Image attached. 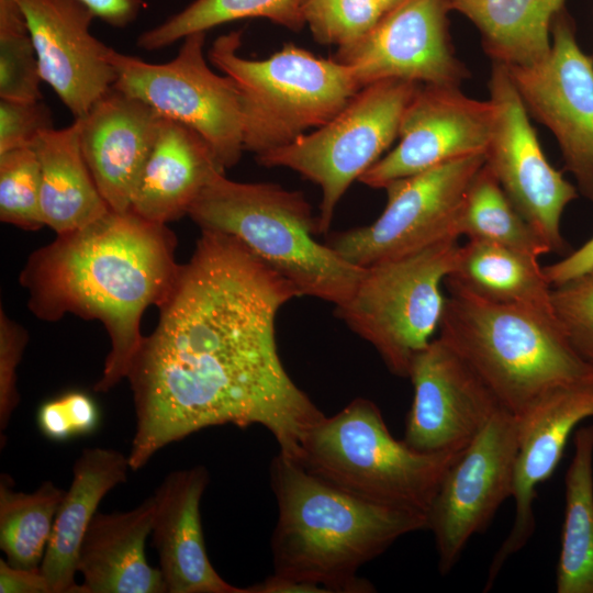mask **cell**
I'll return each instance as SVG.
<instances>
[{
  "mask_svg": "<svg viewBox=\"0 0 593 593\" xmlns=\"http://www.w3.org/2000/svg\"><path fill=\"white\" fill-rule=\"evenodd\" d=\"M551 37L541 61L505 68L528 114L555 135L578 191L593 202V61L564 9L552 22Z\"/></svg>",
  "mask_w": 593,
  "mask_h": 593,
  "instance_id": "obj_13",
  "label": "cell"
},
{
  "mask_svg": "<svg viewBox=\"0 0 593 593\" xmlns=\"http://www.w3.org/2000/svg\"><path fill=\"white\" fill-rule=\"evenodd\" d=\"M0 220L27 231L45 225L40 164L34 148L0 154Z\"/></svg>",
  "mask_w": 593,
  "mask_h": 593,
  "instance_id": "obj_33",
  "label": "cell"
},
{
  "mask_svg": "<svg viewBox=\"0 0 593 593\" xmlns=\"http://www.w3.org/2000/svg\"><path fill=\"white\" fill-rule=\"evenodd\" d=\"M35 47L15 0H0V99L42 100Z\"/></svg>",
  "mask_w": 593,
  "mask_h": 593,
  "instance_id": "obj_32",
  "label": "cell"
},
{
  "mask_svg": "<svg viewBox=\"0 0 593 593\" xmlns=\"http://www.w3.org/2000/svg\"><path fill=\"white\" fill-rule=\"evenodd\" d=\"M96 18L114 27L133 23L145 5L144 0H79Z\"/></svg>",
  "mask_w": 593,
  "mask_h": 593,
  "instance_id": "obj_41",
  "label": "cell"
},
{
  "mask_svg": "<svg viewBox=\"0 0 593 593\" xmlns=\"http://www.w3.org/2000/svg\"><path fill=\"white\" fill-rule=\"evenodd\" d=\"M449 11L467 16L479 30L493 63L530 66L548 55L550 33L564 0H445Z\"/></svg>",
  "mask_w": 593,
  "mask_h": 593,
  "instance_id": "obj_26",
  "label": "cell"
},
{
  "mask_svg": "<svg viewBox=\"0 0 593 593\" xmlns=\"http://www.w3.org/2000/svg\"><path fill=\"white\" fill-rule=\"evenodd\" d=\"M493 121L490 100L472 99L458 86L419 85L403 112L399 143L359 181L384 189L435 166L485 154Z\"/></svg>",
  "mask_w": 593,
  "mask_h": 593,
  "instance_id": "obj_16",
  "label": "cell"
},
{
  "mask_svg": "<svg viewBox=\"0 0 593 593\" xmlns=\"http://www.w3.org/2000/svg\"><path fill=\"white\" fill-rule=\"evenodd\" d=\"M79 119L82 154L98 190L110 210L128 211L163 116L112 87Z\"/></svg>",
  "mask_w": 593,
  "mask_h": 593,
  "instance_id": "obj_20",
  "label": "cell"
},
{
  "mask_svg": "<svg viewBox=\"0 0 593 593\" xmlns=\"http://www.w3.org/2000/svg\"><path fill=\"white\" fill-rule=\"evenodd\" d=\"M459 238L449 237L403 257L365 267L351 296L336 315L370 343L388 369L409 378L414 358L439 329Z\"/></svg>",
  "mask_w": 593,
  "mask_h": 593,
  "instance_id": "obj_8",
  "label": "cell"
},
{
  "mask_svg": "<svg viewBox=\"0 0 593 593\" xmlns=\"http://www.w3.org/2000/svg\"><path fill=\"white\" fill-rule=\"evenodd\" d=\"M414 399L404 441L422 452L461 451L503 409L478 373L441 338L413 360Z\"/></svg>",
  "mask_w": 593,
  "mask_h": 593,
  "instance_id": "obj_17",
  "label": "cell"
},
{
  "mask_svg": "<svg viewBox=\"0 0 593 593\" xmlns=\"http://www.w3.org/2000/svg\"><path fill=\"white\" fill-rule=\"evenodd\" d=\"M208 484V469L194 466L167 474L153 495V546L166 592L248 593L220 577L208 557L200 515Z\"/></svg>",
  "mask_w": 593,
  "mask_h": 593,
  "instance_id": "obj_21",
  "label": "cell"
},
{
  "mask_svg": "<svg viewBox=\"0 0 593 593\" xmlns=\"http://www.w3.org/2000/svg\"><path fill=\"white\" fill-rule=\"evenodd\" d=\"M303 0H194L183 10L142 32L136 45L154 52L182 41L190 34L208 32L224 23L264 18L293 32L305 25Z\"/></svg>",
  "mask_w": 593,
  "mask_h": 593,
  "instance_id": "obj_31",
  "label": "cell"
},
{
  "mask_svg": "<svg viewBox=\"0 0 593 593\" xmlns=\"http://www.w3.org/2000/svg\"><path fill=\"white\" fill-rule=\"evenodd\" d=\"M551 304L574 350L593 365V271L552 287Z\"/></svg>",
  "mask_w": 593,
  "mask_h": 593,
  "instance_id": "obj_35",
  "label": "cell"
},
{
  "mask_svg": "<svg viewBox=\"0 0 593 593\" xmlns=\"http://www.w3.org/2000/svg\"><path fill=\"white\" fill-rule=\"evenodd\" d=\"M485 154L458 158L389 183L388 201L370 225L333 235L328 245L359 267L403 257L449 237Z\"/></svg>",
  "mask_w": 593,
  "mask_h": 593,
  "instance_id": "obj_11",
  "label": "cell"
},
{
  "mask_svg": "<svg viewBox=\"0 0 593 593\" xmlns=\"http://www.w3.org/2000/svg\"><path fill=\"white\" fill-rule=\"evenodd\" d=\"M517 447V416L500 409L446 472L426 513L441 574L512 497Z\"/></svg>",
  "mask_w": 593,
  "mask_h": 593,
  "instance_id": "obj_12",
  "label": "cell"
},
{
  "mask_svg": "<svg viewBox=\"0 0 593 593\" xmlns=\"http://www.w3.org/2000/svg\"><path fill=\"white\" fill-rule=\"evenodd\" d=\"M29 340L27 332L0 307V432L7 429L20 402L16 368Z\"/></svg>",
  "mask_w": 593,
  "mask_h": 593,
  "instance_id": "obj_38",
  "label": "cell"
},
{
  "mask_svg": "<svg viewBox=\"0 0 593 593\" xmlns=\"http://www.w3.org/2000/svg\"><path fill=\"white\" fill-rule=\"evenodd\" d=\"M573 443L556 591L593 593V425L579 428Z\"/></svg>",
  "mask_w": 593,
  "mask_h": 593,
  "instance_id": "obj_28",
  "label": "cell"
},
{
  "mask_svg": "<svg viewBox=\"0 0 593 593\" xmlns=\"http://www.w3.org/2000/svg\"><path fill=\"white\" fill-rule=\"evenodd\" d=\"M378 0H303L302 15L320 44L347 46L367 34L384 14Z\"/></svg>",
  "mask_w": 593,
  "mask_h": 593,
  "instance_id": "obj_34",
  "label": "cell"
},
{
  "mask_svg": "<svg viewBox=\"0 0 593 593\" xmlns=\"http://www.w3.org/2000/svg\"><path fill=\"white\" fill-rule=\"evenodd\" d=\"M188 215L201 231L237 238L300 291L338 306L359 283L365 268L315 239L317 217L304 194L279 184L238 182L217 174Z\"/></svg>",
  "mask_w": 593,
  "mask_h": 593,
  "instance_id": "obj_5",
  "label": "cell"
},
{
  "mask_svg": "<svg viewBox=\"0 0 593 593\" xmlns=\"http://www.w3.org/2000/svg\"><path fill=\"white\" fill-rule=\"evenodd\" d=\"M35 47L43 82L74 118H82L115 83L109 46L90 32L94 14L79 0H15Z\"/></svg>",
  "mask_w": 593,
  "mask_h": 593,
  "instance_id": "obj_18",
  "label": "cell"
},
{
  "mask_svg": "<svg viewBox=\"0 0 593 593\" xmlns=\"http://www.w3.org/2000/svg\"><path fill=\"white\" fill-rule=\"evenodd\" d=\"M381 5L388 11L392 7H394L396 3H399L401 0H378Z\"/></svg>",
  "mask_w": 593,
  "mask_h": 593,
  "instance_id": "obj_42",
  "label": "cell"
},
{
  "mask_svg": "<svg viewBox=\"0 0 593 593\" xmlns=\"http://www.w3.org/2000/svg\"><path fill=\"white\" fill-rule=\"evenodd\" d=\"M298 296L292 282L237 238L201 231L127 374L136 417L132 471L165 446L224 424L261 425L280 454L298 459L325 416L278 354L277 314Z\"/></svg>",
  "mask_w": 593,
  "mask_h": 593,
  "instance_id": "obj_1",
  "label": "cell"
},
{
  "mask_svg": "<svg viewBox=\"0 0 593 593\" xmlns=\"http://www.w3.org/2000/svg\"><path fill=\"white\" fill-rule=\"evenodd\" d=\"M418 86L388 79L362 87L322 126L256 156L262 166L289 168L321 188L318 234L328 232L350 184L398 138L403 112Z\"/></svg>",
  "mask_w": 593,
  "mask_h": 593,
  "instance_id": "obj_9",
  "label": "cell"
},
{
  "mask_svg": "<svg viewBox=\"0 0 593 593\" xmlns=\"http://www.w3.org/2000/svg\"><path fill=\"white\" fill-rule=\"evenodd\" d=\"M516 416L518 447L512 491L515 516L491 561L485 589L492 585L505 561L533 536L537 488L559 465L571 433L582 421L593 417V383L552 390Z\"/></svg>",
  "mask_w": 593,
  "mask_h": 593,
  "instance_id": "obj_19",
  "label": "cell"
},
{
  "mask_svg": "<svg viewBox=\"0 0 593 593\" xmlns=\"http://www.w3.org/2000/svg\"><path fill=\"white\" fill-rule=\"evenodd\" d=\"M551 287L593 271V237L561 260L542 268Z\"/></svg>",
  "mask_w": 593,
  "mask_h": 593,
  "instance_id": "obj_39",
  "label": "cell"
},
{
  "mask_svg": "<svg viewBox=\"0 0 593 593\" xmlns=\"http://www.w3.org/2000/svg\"><path fill=\"white\" fill-rule=\"evenodd\" d=\"M128 470V457L111 448H85L75 461L40 566L52 593H78L75 575L85 534L101 500L126 482Z\"/></svg>",
  "mask_w": 593,
  "mask_h": 593,
  "instance_id": "obj_24",
  "label": "cell"
},
{
  "mask_svg": "<svg viewBox=\"0 0 593 593\" xmlns=\"http://www.w3.org/2000/svg\"><path fill=\"white\" fill-rule=\"evenodd\" d=\"M463 450L417 451L391 435L372 401L357 398L310 429L295 462L363 500L426 514Z\"/></svg>",
  "mask_w": 593,
  "mask_h": 593,
  "instance_id": "obj_7",
  "label": "cell"
},
{
  "mask_svg": "<svg viewBox=\"0 0 593 593\" xmlns=\"http://www.w3.org/2000/svg\"><path fill=\"white\" fill-rule=\"evenodd\" d=\"M155 501L150 496L135 508L97 513L82 539L78 593H165L161 572L148 564L146 539L152 534Z\"/></svg>",
  "mask_w": 593,
  "mask_h": 593,
  "instance_id": "obj_22",
  "label": "cell"
},
{
  "mask_svg": "<svg viewBox=\"0 0 593 593\" xmlns=\"http://www.w3.org/2000/svg\"><path fill=\"white\" fill-rule=\"evenodd\" d=\"M591 58H592V61H593V56Z\"/></svg>",
  "mask_w": 593,
  "mask_h": 593,
  "instance_id": "obj_43",
  "label": "cell"
},
{
  "mask_svg": "<svg viewBox=\"0 0 593 593\" xmlns=\"http://www.w3.org/2000/svg\"><path fill=\"white\" fill-rule=\"evenodd\" d=\"M81 121L44 131L34 145L41 172V209L45 225L57 234L74 231L103 216L102 198L82 154Z\"/></svg>",
  "mask_w": 593,
  "mask_h": 593,
  "instance_id": "obj_25",
  "label": "cell"
},
{
  "mask_svg": "<svg viewBox=\"0 0 593 593\" xmlns=\"http://www.w3.org/2000/svg\"><path fill=\"white\" fill-rule=\"evenodd\" d=\"M278 504L273 573L249 593H368L359 569L402 536L427 529L423 512L353 495L278 454L270 465Z\"/></svg>",
  "mask_w": 593,
  "mask_h": 593,
  "instance_id": "obj_3",
  "label": "cell"
},
{
  "mask_svg": "<svg viewBox=\"0 0 593 593\" xmlns=\"http://www.w3.org/2000/svg\"><path fill=\"white\" fill-rule=\"evenodd\" d=\"M445 282L485 300L555 315L552 287L538 258L511 248L468 240Z\"/></svg>",
  "mask_w": 593,
  "mask_h": 593,
  "instance_id": "obj_27",
  "label": "cell"
},
{
  "mask_svg": "<svg viewBox=\"0 0 593 593\" xmlns=\"http://www.w3.org/2000/svg\"><path fill=\"white\" fill-rule=\"evenodd\" d=\"M448 12L445 0H401L333 58L351 70L360 88L388 79L459 87L469 71L455 55Z\"/></svg>",
  "mask_w": 593,
  "mask_h": 593,
  "instance_id": "obj_15",
  "label": "cell"
},
{
  "mask_svg": "<svg viewBox=\"0 0 593 593\" xmlns=\"http://www.w3.org/2000/svg\"><path fill=\"white\" fill-rule=\"evenodd\" d=\"M240 36H219L208 55L238 89L244 149L256 156L322 126L361 89L347 66L294 44L264 59L245 58Z\"/></svg>",
  "mask_w": 593,
  "mask_h": 593,
  "instance_id": "obj_6",
  "label": "cell"
},
{
  "mask_svg": "<svg viewBox=\"0 0 593 593\" xmlns=\"http://www.w3.org/2000/svg\"><path fill=\"white\" fill-rule=\"evenodd\" d=\"M456 233L468 240L500 245L539 258L552 253L511 202L484 164L473 178L456 222Z\"/></svg>",
  "mask_w": 593,
  "mask_h": 593,
  "instance_id": "obj_29",
  "label": "cell"
},
{
  "mask_svg": "<svg viewBox=\"0 0 593 593\" xmlns=\"http://www.w3.org/2000/svg\"><path fill=\"white\" fill-rule=\"evenodd\" d=\"M52 127L51 110L43 100L0 99V154L33 148L41 134Z\"/></svg>",
  "mask_w": 593,
  "mask_h": 593,
  "instance_id": "obj_37",
  "label": "cell"
},
{
  "mask_svg": "<svg viewBox=\"0 0 593 593\" xmlns=\"http://www.w3.org/2000/svg\"><path fill=\"white\" fill-rule=\"evenodd\" d=\"M439 338L519 415L548 392L593 383V365L572 347L553 314L485 300L445 282Z\"/></svg>",
  "mask_w": 593,
  "mask_h": 593,
  "instance_id": "obj_4",
  "label": "cell"
},
{
  "mask_svg": "<svg viewBox=\"0 0 593 593\" xmlns=\"http://www.w3.org/2000/svg\"><path fill=\"white\" fill-rule=\"evenodd\" d=\"M1 593H52L41 569H23L0 559Z\"/></svg>",
  "mask_w": 593,
  "mask_h": 593,
  "instance_id": "obj_40",
  "label": "cell"
},
{
  "mask_svg": "<svg viewBox=\"0 0 593 593\" xmlns=\"http://www.w3.org/2000/svg\"><path fill=\"white\" fill-rule=\"evenodd\" d=\"M489 89L494 121L485 165L551 251L563 253L567 243L561 217L578 197V189L547 160L529 114L502 64H492Z\"/></svg>",
  "mask_w": 593,
  "mask_h": 593,
  "instance_id": "obj_14",
  "label": "cell"
},
{
  "mask_svg": "<svg viewBox=\"0 0 593 593\" xmlns=\"http://www.w3.org/2000/svg\"><path fill=\"white\" fill-rule=\"evenodd\" d=\"M205 32L188 35L174 59L148 63L110 47L108 59L116 72L113 87L135 97L163 118L197 132L225 170L243 154V113L238 89L217 75L204 57Z\"/></svg>",
  "mask_w": 593,
  "mask_h": 593,
  "instance_id": "obj_10",
  "label": "cell"
},
{
  "mask_svg": "<svg viewBox=\"0 0 593 593\" xmlns=\"http://www.w3.org/2000/svg\"><path fill=\"white\" fill-rule=\"evenodd\" d=\"M100 413L87 393L66 392L43 403L37 412L41 433L52 440H67L96 430Z\"/></svg>",
  "mask_w": 593,
  "mask_h": 593,
  "instance_id": "obj_36",
  "label": "cell"
},
{
  "mask_svg": "<svg viewBox=\"0 0 593 593\" xmlns=\"http://www.w3.org/2000/svg\"><path fill=\"white\" fill-rule=\"evenodd\" d=\"M176 246L166 224L131 210H109L83 227L57 234L21 270L27 306L37 318L56 322L71 313L104 325L111 349L94 391L108 392L127 378L144 339V311L160 307L176 283L181 266Z\"/></svg>",
  "mask_w": 593,
  "mask_h": 593,
  "instance_id": "obj_2",
  "label": "cell"
},
{
  "mask_svg": "<svg viewBox=\"0 0 593 593\" xmlns=\"http://www.w3.org/2000/svg\"><path fill=\"white\" fill-rule=\"evenodd\" d=\"M222 172L225 170L197 132L163 118L130 210L155 223L176 221L188 215L203 189Z\"/></svg>",
  "mask_w": 593,
  "mask_h": 593,
  "instance_id": "obj_23",
  "label": "cell"
},
{
  "mask_svg": "<svg viewBox=\"0 0 593 593\" xmlns=\"http://www.w3.org/2000/svg\"><path fill=\"white\" fill-rule=\"evenodd\" d=\"M11 486L12 480L2 474L0 548L11 566L38 569L66 491L52 481L43 482L31 493L16 492Z\"/></svg>",
  "mask_w": 593,
  "mask_h": 593,
  "instance_id": "obj_30",
  "label": "cell"
}]
</instances>
